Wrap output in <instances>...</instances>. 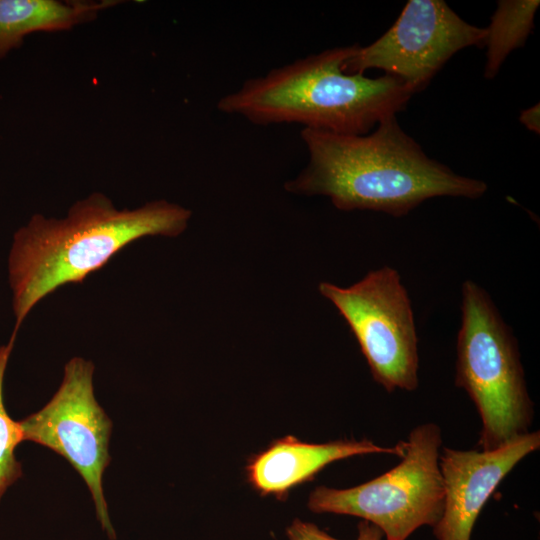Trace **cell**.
Segmentation results:
<instances>
[{
	"instance_id": "12",
	"label": "cell",
	"mask_w": 540,
	"mask_h": 540,
	"mask_svg": "<svg viewBox=\"0 0 540 540\" xmlns=\"http://www.w3.org/2000/svg\"><path fill=\"white\" fill-rule=\"evenodd\" d=\"M538 0H502L486 27L487 46L484 76L494 78L506 57L524 45L532 28Z\"/></svg>"
},
{
	"instance_id": "5",
	"label": "cell",
	"mask_w": 540,
	"mask_h": 540,
	"mask_svg": "<svg viewBox=\"0 0 540 540\" xmlns=\"http://www.w3.org/2000/svg\"><path fill=\"white\" fill-rule=\"evenodd\" d=\"M402 445L401 461L378 477L346 489L315 488L308 498L309 510L366 520L380 528L385 540H407L420 527H434L445 499L439 467L441 428L422 423Z\"/></svg>"
},
{
	"instance_id": "8",
	"label": "cell",
	"mask_w": 540,
	"mask_h": 540,
	"mask_svg": "<svg viewBox=\"0 0 540 540\" xmlns=\"http://www.w3.org/2000/svg\"><path fill=\"white\" fill-rule=\"evenodd\" d=\"M486 35V28L467 23L442 0H410L381 37L358 47L344 71L363 74L381 69L416 93L459 50L483 47Z\"/></svg>"
},
{
	"instance_id": "13",
	"label": "cell",
	"mask_w": 540,
	"mask_h": 540,
	"mask_svg": "<svg viewBox=\"0 0 540 540\" xmlns=\"http://www.w3.org/2000/svg\"><path fill=\"white\" fill-rule=\"evenodd\" d=\"M16 336L0 346V500L7 489L22 477V466L15 455L16 447L23 442L19 421L13 420L4 405V376Z\"/></svg>"
},
{
	"instance_id": "14",
	"label": "cell",
	"mask_w": 540,
	"mask_h": 540,
	"mask_svg": "<svg viewBox=\"0 0 540 540\" xmlns=\"http://www.w3.org/2000/svg\"><path fill=\"white\" fill-rule=\"evenodd\" d=\"M358 535L356 540H382L383 532L376 525L366 520H361L357 526ZM289 540H339L311 522L294 519L286 528Z\"/></svg>"
},
{
	"instance_id": "4",
	"label": "cell",
	"mask_w": 540,
	"mask_h": 540,
	"mask_svg": "<svg viewBox=\"0 0 540 540\" xmlns=\"http://www.w3.org/2000/svg\"><path fill=\"white\" fill-rule=\"evenodd\" d=\"M455 385L464 389L481 420L478 449H497L530 431V398L517 341L488 293L462 285Z\"/></svg>"
},
{
	"instance_id": "1",
	"label": "cell",
	"mask_w": 540,
	"mask_h": 540,
	"mask_svg": "<svg viewBox=\"0 0 540 540\" xmlns=\"http://www.w3.org/2000/svg\"><path fill=\"white\" fill-rule=\"evenodd\" d=\"M301 139L309 160L297 177L285 183L286 191L327 196L343 211L373 210L401 217L430 198L475 199L487 191L485 182L429 158L396 116L380 121L370 134L304 128Z\"/></svg>"
},
{
	"instance_id": "9",
	"label": "cell",
	"mask_w": 540,
	"mask_h": 540,
	"mask_svg": "<svg viewBox=\"0 0 540 540\" xmlns=\"http://www.w3.org/2000/svg\"><path fill=\"white\" fill-rule=\"evenodd\" d=\"M540 448V432L529 431L492 450L444 447L439 456L445 499L433 528L437 540H471L483 507L501 481Z\"/></svg>"
},
{
	"instance_id": "15",
	"label": "cell",
	"mask_w": 540,
	"mask_h": 540,
	"mask_svg": "<svg viewBox=\"0 0 540 540\" xmlns=\"http://www.w3.org/2000/svg\"><path fill=\"white\" fill-rule=\"evenodd\" d=\"M540 109L539 104L534 105L521 112L519 120L529 130L539 133L540 131Z\"/></svg>"
},
{
	"instance_id": "10",
	"label": "cell",
	"mask_w": 540,
	"mask_h": 540,
	"mask_svg": "<svg viewBox=\"0 0 540 540\" xmlns=\"http://www.w3.org/2000/svg\"><path fill=\"white\" fill-rule=\"evenodd\" d=\"M403 453L402 440L394 446H380L369 439L308 443L288 435L253 455L245 469L248 482L260 495L284 500L291 489L335 461L369 454L401 457Z\"/></svg>"
},
{
	"instance_id": "11",
	"label": "cell",
	"mask_w": 540,
	"mask_h": 540,
	"mask_svg": "<svg viewBox=\"0 0 540 540\" xmlns=\"http://www.w3.org/2000/svg\"><path fill=\"white\" fill-rule=\"evenodd\" d=\"M120 3L102 1L0 0V59L34 32L69 30L93 21L101 10Z\"/></svg>"
},
{
	"instance_id": "3",
	"label": "cell",
	"mask_w": 540,
	"mask_h": 540,
	"mask_svg": "<svg viewBox=\"0 0 540 540\" xmlns=\"http://www.w3.org/2000/svg\"><path fill=\"white\" fill-rule=\"evenodd\" d=\"M360 45L335 47L246 80L220 98L217 109L255 125L300 124L303 129L364 135L404 110L414 94L399 78L346 73Z\"/></svg>"
},
{
	"instance_id": "2",
	"label": "cell",
	"mask_w": 540,
	"mask_h": 540,
	"mask_svg": "<svg viewBox=\"0 0 540 540\" xmlns=\"http://www.w3.org/2000/svg\"><path fill=\"white\" fill-rule=\"evenodd\" d=\"M191 215L189 209L166 200L120 210L99 192L74 203L64 218L34 214L15 232L9 253L12 335L47 295L68 283L83 282L138 239L178 236Z\"/></svg>"
},
{
	"instance_id": "6",
	"label": "cell",
	"mask_w": 540,
	"mask_h": 540,
	"mask_svg": "<svg viewBox=\"0 0 540 540\" xmlns=\"http://www.w3.org/2000/svg\"><path fill=\"white\" fill-rule=\"evenodd\" d=\"M346 320L376 383L388 393L418 388V337L411 301L396 269L384 266L342 288L318 286Z\"/></svg>"
},
{
	"instance_id": "7",
	"label": "cell",
	"mask_w": 540,
	"mask_h": 540,
	"mask_svg": "<svg viewBox=\"0 0 540 540\" xmlns=\"http://www.w3.org/2000/svg\"><path fill=\"white\" fill-rule=\"evenodd\" d=\"M94 364L73 357L64 367L62 382L40 410L19 421L23 441L47 447L63 458L85 481L101 528L116 539L103 492L109 466L112 421L99 405L93 386Z\"/></svg>"
}]
</instances>
